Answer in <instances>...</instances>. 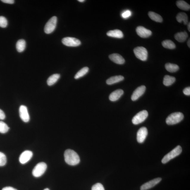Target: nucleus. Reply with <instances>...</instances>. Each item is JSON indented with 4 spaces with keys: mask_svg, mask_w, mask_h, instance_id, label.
<instances>
[{
    "mask_svg": "<svg viewBox=\"0 0 190 190\" xmlns=\"http://www.w3.org/2000/svg\"><path fill=\"white\" fill-rule=\"evenodd\" d=\"M62 41L63 44L68 47H77L81 44V42L79 40L71 37L64 38H63Z\"/></svg>",
    "mask_w": 190,
    "mask_h": 190,
    "instance_id": "nucleus-8",
    "label": "nucleus"
},
{
    "mask_svg": "<svg viewBox=\"0 0 190 190\" xmlns=\"http://www.w3.org/2000/svg\"><path fill=\"white\" fill-rule=\"evenodd\" d=\"M9 127L7 125L2 121H0V133L5 134L9 131Z\"/></svg>",
    "mask_w": 190,
    "mask_h": 190,
    "instance_id": "nucleus-29",
    "label": "nucleus"
},
{
    "mask_svg": "<svg viewBox=\"0 0 190 190\" xmlns=\"http://www.w3.org/2000/svg\"><path fill=\"white\" fill-rule=\"evenodd\" d=\"M176 20L178 22L181 23L183 22L184 24L186 25L188 23V17L185 13H180L176 17Z\"/></svg>",
    "mask_w": 190,
    "mask_h": 190,
    "instance_id": "nucleus-20",
    "label": "nucleus"
},
{
    "mask_svg": "<svg viewBox=\"0 0 190 190\" xmlns=\"http://www.w3.org/2000/svg\"><path fill=\"white\" fill-rule=\"evenodd\" d=\"M183 92L185 95L189 96L190 95V87H187L183 90Z\"/></svg>",
    "mask_w": 190,
    "mask_h": 190,
    "instance_id": "nucleus-34",
    "label": "nucleus"
},
{
    "mask_svg": "<svg viewBox=\"0 0 190 190\" xmlns=\"http://www.w3.org/2000/svg\"><path fill=\"white\" fill-rule=\"evenodd\" d=\"M134 52L137 58L142 61H145L147 59L148 52L146 48L143 47H138L135 48Z\"/></svg>",
    "mask_w": 190,
    "mask_h": 190,
    "instance_id": "nucleus-4",
    "label": "nucleus"
},
{
    "mask_svg": "<svg viewBox=\"0 0 190 190\" xmlns=\"http://www.w3.org/2000/svg\"><path fill=\"white\" fill-rule=\"evenodd\" d=\"M64 157L66 163L70 166L77 165L80 162L79 155L75 151L71 149L65 151Z\"/></svg>",
    "mask_w": 190,
    "mask_h": 190,
    "instance_id": "nucleus-1",
    "label": "nucleus"
},
{
    "mask_svg": "<svg viewBox=\"0 0 190 190\" xmlns=\"http://www.w3.org/2000/svg\"><path fill=\"white\" fill-rule=\"evenodd\" d=\"M175 78L173 76L166 75L164 78L163 83L164 85L168 86L175 83Z\"/></svg>",
    "mask_w": 190,
    "mask_h": 190,
    "instance_id": "nucleus-24",
    "label": "nucleus"
},
{
    "mask_svg": "<svg viewBox=\"0 0 190 190\" xmlns=\"http://www.w3.org/2000/svg\"><path fill=\"white\" fill-rule=\"evenodd\" d=\"M33 153L29 150L23 152L19 158V161L21 164H24L29 161L32 157Z\"/></svg>",
    "mask_w": 190,
    "mask_h": 190,
    "instance_id": "nucleus-12",
    "label": "nucleus"
},
{
    "mask_svg": "<svg viewBox=\"0 0 190 190\" xmlns=\"http://www.w3.org/2000/svg\"><path fill=\"white\" fill-rule=\"evenodd\" d=\"M132 15V13L129 10H127L121 14V16L124 19L128 18Z\"/></svg>",
    "mask_w": 190,
    "mask_h": 190,
    "instance_id": "nucleus-33",
    "label": "nucleus"
},
{
    "mask_svg": "<svg viewBox=\"0 0 190 190\" xmlns=\"http://www.w3.org/2000/svg\"><path fill=\"white\" fill-rule=\"evenodd\" d=\"M146 90V87L145 86H142L138 87L135 89L132 96V100L136 101L139 98L143 95Z\"/></svg>",
    "mask_w": 190,
    "mask_h": 190,
    "instance_id": "nucleus-14",
    "label": "nucleus"
},
{
    "mask_svg": "<svg viewBox=\"0 0 190 190\" xmlns=\"http://www.w3.org/2000/svg\"><path fill=\"white\" fill-rule=\"evenodd\" d=\"M165 68L168 72L170 73L175 72L179 69V67L177 64L171 63L166 64Z\"/></svg>",
    "mask_w": 190,
    "mask_h": 190,
    "instance_id": "nucleus-25",
    "label": "nucleus"
},
{
    "mask_svg": "<svg viewBox=\"0 0 190 190\" xmlns=\"http://www.w3.org/2000/svg\"><path fill=\"white\" fill-rule=\"evenodd\" d=\"M148 132L146 127H143L140 128L138 131L137 135V140L138 142L142 143L144 141L147 136Z\"/></svg>",
    "mask_w": 190,
    "mask_h": 190,
    "instance_id": "nucleus-9",
    "label": "nucleus"
},
{
    "mask_svg": "<svg viewBox=\"0 0 190 190\" xmlns=\"http://www.w3.org/2000/svg\"><path fill=\"white\" fill-rule=\"evenodd\" d=\"M124 79V77L122 76H115L109 78L106 80V83L107 85H113V84L122 81Z\"/></svg>",
    "mask_w": 190,
    "mask_h": 190,
    "instance_id": "nucleus-18",
    "label": "nucleus"
},
{
    "mask_svg": "<svg viewBox=\"0 0 190 190\" xmlns=\"http://www.w3.org/2000/svg\"><path fill=\"white\" fill-rule=\"evenodd\" d=\"M5 118V115L4 112L0 109V120H4Z\"/></svg>",
    "mask_w": 190,
    "mask_h": 190,
    "instance_id": "nucleus-35",
    "label": "nucleus"
},
{
    "mask_svg": "<svg viewBox=\"0 0 190 190\" xmlns=\"http://www.w3.org/2000/svg\"><path fill=\"white\" fill-rule=\"evenodd\" d=\"M137 34L141 38H148L152 35V31L142 26H138L136 29Z\"/></svg>",
    "mask_w": 190,
    "mask_h": 190,
    "instance_id": "nucleus-11",
    "label": "nucleus"
},
{
    "mask_svg": "<svg viewBox=\"0 0 190 190\" xmlns=\"http://www.w3.org/2000/svg\"><path fill=\"white\" fill-rule=\"evenodd\" d=\"M1 1L4 3L9 4H13L15 2L14 0H1Z\"/></svg>",
    "mask_w": 190,
    "mask_h": 190,
    "instance_id": "nucleus-36",
    "label": "nucleus"
},
{
    "mask_svg": "<svg viewBox=\"0 0 190 190\" xmlns=\"http://www.w3.org/2000/svg\"><path fill=\"white\" fill-rule=\"evenodd\" d=\"M16 47L18 52H23L26 47L25 41L23 39L18 40L17 43Z\"/></svg>",
    "mask_w": 190,
    "mask_h": 190,
    "instance_id": "nucleus-26",
    "label": "nucleus"
},
{
    "mask_svg": "<svg viewBox=\"0 0 190 190\" xmlns=\"http://www.w3.org/2000/svg\"><path fill=\"white\" fill-rule=\"evenodd\" d=\"M7 25V18L4 16H0V27L5 28Z\"/></svg>",
    "mask_w": 190,
    "mask_h": 190,
    "instance_id": "nucleus-31",
    "label": "nucleus"
},
{
    "mask_svg": "<svg viewBox=\"0 0 190 190\" xmlns=\"http://www.w3.org/2000/svg\"><path fill=\"white\" fill-rule=\"evenodd\" d=\"M176 4L179 9L182 10L188 11L190 10V5L185 1H176Z\"/></svg>",
    "mask_w": 190,
    "mask_h": 190,
    "instance_id": "nucleus-22",
    "label": "nucleus"
},
{
    "mask_svg": "<svg viewBox=\"0 0 190 190\" xmlns=\"http://www.w3.org/2000/svg\"><path fill=\"white\" fill-rule=\"evenodd\" d=\"M44 190H50L48 188H47V189H45Z\"/></svg>",
    "mask_w": 190,
    "mask_h": 190,
    "instance_id": "nucleus-41",
    "label": "nucleus"
},
{
    "mask_svg": "<svg viewBox=\"0 0 190 190\" xmlns=\"http://www.w3.org/2000/svg\"><path fill=\"white\" fill-rule=\"evenodd\" d=\"M190 22L188 24V30L190 32Z\"/></svg>",
    "mask_w": 190,
    "mask_h": 190,
    "instance_id": "nucleus-38",
    "label": "nucleus"
},
{
    "mask_svg": "<svg viewBox=\"0 0 190 190\" xmlns=\"http://www.w3.org/2000/svg\"><path fill=\"white\" fill-rule=\"evenodd\" d=\"M107 35L109 37L118 38H122L124 37L122 31L118 29L109 31L107 33Z\"/></svg>",
    "mask_w": 190,
    "mask_h": 190,
    "instance_id": "nucleus-17",
    "label": "nucleus"
},
{
    "mask_svg": "<svg viewBox=\"0 0 190 190\" xmlns=\"http://www.w3.org/2000/svg\"><path fill=\"white\" fill-rule=\"evenodd\" d=\"M149 17L153 21L157 22H162L163 21L162 17L160 15L153 12L150 11L148 13Z\"/></svg>",
    "mask_w": 190,
    "mask_h": 190,
    "instance_id": "nucleus-23",
    "label": "nucleus"
},
{
    "mask_svg": "<svg viewBox=\"0 0 190 190\" xmlns=\"http://www.w3.org/2000/svg\"><path fill=\"white\" fill-rule=\"evenodd\" d=\"M162 46L164 48L170 50H173L176 47L175 44L171 40H166L163 41L162 43Z\"/></svg>",
    "mask_w": 190,
    "mask_h": 190,
    "instance_id": "nucleus-28",
    "label": "nucleus"
},
{
    "mask_svg": "<svg viewBox=\"0 0 190 190\" xmlns=\"http://www.w3.org/2000/svg\"><path fill=\"white\" fill-rule=\"evenodd\" d=\"M78 1L80 2H83L85 1L84 0H79Z\"/></svg>",
    "mask_w": 190,
    "mask_h": 190,
    "instance_id": "nucleus-40",
    "label": "nucleus"
},
{
    "mask_svg": "<svg viewBox=\"0 0 190 190\" xmlns=\"http://www.w3.org/2000/svg\"><path fill=\"white\" fill-rule=\"evenodd\" d=\"M60 77V75L59 74H53L48 78L47 81L48 85L49 86H51L54 85L58 81Z\"/></svg>",
    "mask_w": 190,
    "mask_h": 190,
    "instance_id": "nucleus-21",
    "label": "nucleus"
},
{
    "mask_svg": "<svg viewBox=\"0 0 190 190\" xmlns=\"http://www.w3.org/2000/svg\"><path fill=\"white\" fill-rule=\"evenodd\" d=\"M124 94V91L122 89H118L112 92L109 96V100L112 101H116L122 96Z\"/></svg>",
    "mask_w": 190,
    "mask_h": 190,
    "instance_id": "nucleus-16",
    "label": "nucleus"
},
{
    "mask_svg": "<svg viewBox=\"0 0 190 190\" xmlns=\"http://www.w3.org/2000/svg\"><path fill=\"white\" fill-rule=\"evenodd\" d=\"M92 190H105V189L101 184L97 183L93 186Z\"/></svg>",
    "mask_w": 190,
    "mask_h": 190,
    "instance_id": "nucleus-32",
    "label": "nucleus"
},
{
    "mask_svg": "<svg viewBox=\"0 0 190 190\" xmlns=\"http://www.w3.org/2000/svg\"><path fill=\"white\" fill-rule=\"evenodd\" d=\"M175 38L177 41L180 42H185L188 37V35L186 32L178 33L175 35Z\"/></svg>",
    "mask_w": 190,
    "mask_h": 190,
    "instance_id": "nucleus-19",
    "label": "nucleus"
},
{
    "mask_svg": "<svg viewBox=\"0 0 190 190\" xmlns=\"http://www.w3.org/2000/svg\"><path fill=\"white\" fill-rule=\"evenodd\" d=\"M89 71V68L87 67H84L78 72V73L76 74L75 76H74V78L76 79H79V78L85 76Z\"/></svg>",
    "mask_w": 190,
    "mask_h": 190,
    "instance_id": "nucleus-27",
    "label": "nucleus"
},
{
    "mask_svg": "<svg viewBox=\"0 0 190 190\" xmlns=\"http://www.w3.org/2000/svg\"><path fill=\"white\" fill-rule=\"evenodd\" d=\"M19 115L21 120L25 123L29 122L30 120V116L28 109L26 106L21 105L19 109Z\"/></svg>",
    "mask_w": 190,
    "mask_h": 190,
    "instance_id": "nucleus-10",
    "label": "nucleus"
},
{
    "mask_svg": "<svg viewBox=\"0 0 190 190\" xmlns=\"http://www.w3.org/2000/svg\"><path fill=\"white\" fill-rule=\"evenodd\" d=\"M2 190H17L14 188L11 187H7L4 188Z\"/></svg>",
    "mask_w": 190,
    "mask_h": 190,
    "instance_id": "nucleus-37",
    "label": "nucleus"
},
{
    "mask_svg": "<svg viewBox=\"0 0 190 190\" xmlns=\"http://www.w3.org/2000/svg\"><path fill=\"white\" fill-rule=\"evenodd\" d=\"M147 111L143 110L140 112L133 118L132 122L133 124L138 125L143 122L148 117Z\"/></svg>",
    "mask_w": 190,
    "mask_h": 190,
    "instance_id": "nucleus-7",
    "label": "nucleus"
},
{
    "mask_svg": "<svg viewBox=\"0 0 190 190\" xmlns=\"http://www.w3.org/2000/svg\"><path fill=\"white\" fill-rule=\"evenodd\" d=\"M109 58L112 61L118 64H124L125 62L124 58L118 54H111L109 56Z\"/></svg>",
    "mask_w": 190,
    "mask_h": 190,
    "instance_id": "nucleus-15",
    "label": "nucleus"
},
{
    "mask_svg": "<svg viewBox=\"0 0 190 190\" xmlns=\"http://www.w3.org/2000/svg\"><path fill=\"white\" fill-rule=\"evenodd\" d=\"M57 22V18L53 16L46 23L44 27L45 33L50 34L53 32L55 29Z\"/></svg>",
    "mask_w": 190,
    "mask_h": 190,
    "instance_id": "nucleus-6",
    "label": "nucleus"
},
{
    "mask_svg": "<svg viewBox=\"0 0 190 190\" xmlns=\"http://www.w3.org/2000/svg\"><path fill=\"white\" fill-rule=\"evenodd\" d=\"M187 45L188 46H189V47L190 48V38L189 39V40H188L187 42Z\"/></svg>",
    "mask_w": 190,
    "mask_h": 190,
    "instance_id": "nucleus-39",
    "label": "nucleus"
},
{
    "mask_svg": "<svg viewBox=\"0 0 190 190\" xmlns=\"http://www.w3.org/2000/svg\"><path fill=\"white\" fill-rule=\"evenodd\" d=\"M7 162L6 156L3 153L0 152V166H4Z\"/></svg>",
    "mask_w": 190,
    "mask_h": 190,
    "instance_id": "nucleus-30",
    "label": "nucleus"
},
{
    "mask_svg": "<svg viewBox=\"0 0 190 190\" xmlns=\"http://www.w3.org/2000/svg\"><path fill=\"white\" fill-rule=\"evenodd\" d=\"M182 152V148L181 146H176L175 148L164 156L162 160V162L163 164L166 163L170 160L173 159L176 156L180 155Z\"/></svg>",
    "mask_w": 190,
    "mask_h": 190,
    "instance_id": "nucleus-3",
    "label": "nucleus"
},
{
    "mask_svg": "<svg viewBox=\"0 0 190 190\" xmlns=\"http://www.w3.org/2000/svg\"><path fill=\"white\" fill-rule=\"evenodd\" d=\"M161 178H157L143 184L140 187L141 190H146L151 189L161 181Z\"/></svg>",
    "mask_w": 190,
    "mask_h": 190,
    "instance_id": "nucleus-13",
    "label": "nucleus"
},
{
    "mask_svg": "<svg viewBox=\"0 0 190 190\" xmlns=\"http://www.w3.org/2000/svg\"><path fill=\"white\" fill-rule=\"evenodd\" d=\"M47 169V165L46 163L44 162L39 163L33 169V175L35 177H40L44 174Z\"/></svg>",
    "mask_w": 190,
    "mask_h": 190,
    "instance_id": "nucleus-5",
    "label": "nucleus"
},
{
    "mask_svg": "<svg viewBox=\"0 0 190 190\" xmlns=\"http://www.w3.org/2000/svg\"><path fill=\"white\" fill-rule=\"evenodd\" d=\"M184 115L180 112L172 113L166 119V122L168 125H173L177 124L183 120Z\"/></svg>",
    "mask_w": 190,
    "mask_h": 190,
    "instance_id": "nucleus-2",
    "label": "nucleus"
}]
</instances>
